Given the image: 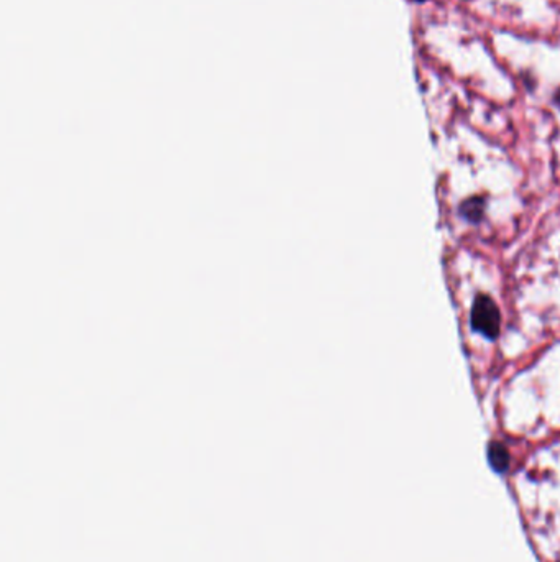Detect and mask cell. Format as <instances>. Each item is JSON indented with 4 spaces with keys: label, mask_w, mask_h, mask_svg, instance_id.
Listing matches in <instances>:
<instances>
[{
    "label": "cell",
    "mask_w": 560,
    "mask_h": 562,
    "mask_svg": "<svg viewBox=\"0 0 560 562\" xmlns=\"http://www.w3.org/2000/svg\"><path fill=\"white\" fill-rule=\"evenodd\" d=\"M471 326L480 334L487 335L488 339H493L498 334V331H500V313H498L495 302H491L487 296H480L473 304Z\"/></svg>",
    "instance_id": "6da1fadb"
},
{
    "label": "cell",
    "mask_w": 560,
    "mask_h": 562,
    "mask_svg": "<svg viewBox=\"0 0 560 562\" xmlns=\"http://www.w3.org/2000/svg\"><path fill=\"white\" fill-rule=\"evenodd\" d=\"M490 461L495 467L496 471H503L504 467L508 465V454L504 448H502L500 444H493L490 448Z\"/></svg>",
    "instance_id": "7a4b0ae2"
},
{
    "label": "cell",
    "mask_w": 560,
    "mask_h": 562,
    "mask_svg": "<svg viewBox=\"0 0 560 562\" xmlns=\"http://www.w3.org/2000/svg\"><path fill=\"white\" fill-rule=\"evenodd\" d=\"M481 212H483V204H481V201H477V199H471V201L462 206L463 216L467 219L471 220V222L479 220Z\"/></svg>",
    "instance_id": "3957f363"
},
{
    "label": "cell",
    "mask_w": 560,
    "mask_h": 562,
    "mask_svg": "<svg viewBox=\"0 0 560 562\" xmlns=\"http://www.w3.org/2000/svg\"><path fill=\"white\" fill-rule=\"evenodd\" d=\"M557 104L560 106V94H557Z\"/></svg>",
    "instance_id": "277c9868"
},
{
    "label": "cell",
    "mask_w": 560,
    "mask_h": 562,
    "mask_svg": "<svg viewBox=\"0 0 560 562\" xmlns=\"http://www.w3.org/2000/svg\"><path fill=\"white\" fill-rule=\"evenodd\" d=\"M416 2H424V0H416Z\"/></svg>",
    "instance_id": "5b68a950"
}]
</instances>
